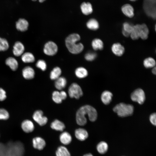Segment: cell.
<instances>
[{
	"label": "cell",
	"instance_id": "1",
	"mask_svg": "<svg viewBox=\"0 0 156 156\" xmlns=\"http://www.w3.org/2000/svg\"><path fill=\"white\" fill-rule=\"evenodd\" d=\"M86 115L88 116L90 121L94 122L97 119V114L96 109L90 105H86L81 107L76 114V121L78 125L83 126L86 124L87 122Z\"/></svg>",
	"mask_w": 156,
	"mask_h": 156
},
{
	"label": "cell",
	"instance_id": "2",
	"mask_svg": "<svg viewBox=\"0 0 156 156\" xmlns=\"http://www.w3.org/2000/svg\"><path fill=\"white\" fill-rule=\"evenodd\" d=\"M80 39V36L77 34H73L69 35L66 39V46L69 51L71 53L77 54L81 52L84 47L81 43L77 42Z\"/></svg>",
	"mask_w": 156,
	"mask_h": 156
},
{
	"label": "cell",
	"instance_id": "3",
	"mask_svg": "<svg viewBox=\"0 0 156 156\" xmlns=\"http://www.w3.org/2000/svg\"><path fill=\"white\" fill-rule=\"evenodd\" d=\"M113 110L119 116L125 117L130 116L133 114L134 107L131 105L120 103L115 106Z\"/></svg>",
	"mask_w": 156,
	"mask_h": 156
},
{
	"label": "cell",
	"instance_id": "4",
	"mask_svg": "<svg viewBox=\"0 0 156 156\" xmlns=\"http://www.w3.org/2000/svg\"><path fill=\"white\" fill-rule=\"evenodd\" d=\"M68 93L70 97L77 99H79L83 94L81 88L76 83H73L70 86L68 89Z\"/></svg>",
	"mask_w": 156,
	"mask_h": 156
},
{
	"label": "cell",
	"instance_id": "5",
	"mask_svg": "<svg viewBox=\"0 0 156 156\" xmlns=\"http://www.w3.org/2000/svg\"><path fill=\"white\" fill-rule=\"evenodd\" d=\"M131 97L132 101L142 104L145 99V93L141 89H138L134 90L131 94Z\"/></svg>",
	"mask_w": 156,
	"mask_h": 156
},
{
	"label": "cell",
	"instance_id": "6",
	"mask_svg": "<svg viewBox=\"0 0 156 156\" xmlns=\"http://www.w3.org/2000/svg\"><path fill=\"white\" fill-rule=\"evenodd\" d=\"M57 50L58 47L56 44L53 42L49 41L45 44L43 51L46 55L52 56L57 53Z\"/></svg>",
	"mask_w": 156,
	"mask_h": 156
},
{
	"label": "cell",
	"instance_id": "7",
	"mask_svg": "<svg viewBox=\"0 0 156 156\" xmlns=\"http://www.w3.org/2000/svg\"><path fill=\"white\" fill-rule=\"evenodd\" d=\"M33 118L34 120L41 126L45 125L48 121L47 118L43 115V112L40 110L35 111L33 114Z\"/></svg>",
	"mask_w": 156,
	"mask_h": 156
},
{
	"label": "cell",
	"instance_id": "8",
	"mask_svg": "<svg viewBox=\"0 0 156 156\" xmlns=\"http://www.w3.org/2000/svg\"><path fill=\"white\" fill-rule=\"evenodd\" d=\"M32 142L33 147L39 150H43L46 145L44 140L42 138L39 137L34 138Z\"/></svg>",
	"mask_w": 156,
	"mask_h": 156
},
{
	"label": "cell",
	"instance_id": "9",
	"mask_svg": "<svg viewBox=\"0 0 156 156\" xmlns=\"http://www.w3.org/2000/svg\"><path fill=\"white\" fill-rule=\"evenodd\" d=\"M75 136L78 140L83 141L86 140L88 137L87 131L85 129L79 128L75 131Z\"/></svg>",
	"mask_w": 156,
	"mask_h": 156
},
{
	"label": "cell",
	"instance_id": "10",
	"mask_svg": "<svg viewBox=\"0 0 156 156\" xmlns=\"http://www.w3.org/2000/svg\"><path fill=\"white\" fill-rule=\"evenodd\" d=\"M121 10L127 16L131 18L134 16V10L133 6L129 4H126L122 6Z\"/></svg>",
	"mask_w": 156,
	"mask_h": 156
},
{
	"label": "cell",
	"instance_id": "11",
	"mask_svg": "<svg viewBox=\"0 0 156 156\" xmlns=\"http://www.w3.org/2000/svg\"><path fill=\"white\" fill-rule=\"evenodd\" d=\"M24 50V46L21 42L18 41L15 43L13 49V53L15 56L18 57L21 55Z\"/></svg>",
	"mask_w": 156,
	"mask_h": 156
},
{
	"label": "cell",
	"instance_id": "12",
	"mask_svg": "<svg viewBox=\"0 0 156 156\" xmlns=\"http://www.w3.org/2000/svg\"><path fill=\"white\" fill-rule=\"evenodd\" d=\"M23 131L26 133H29L33 131L34 128L33 122L30 120H26L23 121L21 125Z\"/></svg>",
	"mask_w": 156,
	"mask_h": 156
},
{
	"label": "cell",
	"instance_id": "13",
	"mask_svg": "<svg viewBox=\"0 0 156 156\" xmlns=\"http://www.w3.org/2000/svg\"><path fill=\"white\" fill-rule=\"evenodd\" d=\"M29 23L25 19L20 18L16 22V27L17 30L21 31H26L28 28Z\"/></svg>",
	"mask_w": 156,
	"mask_h": 156
},
{
	"label": "cell",
	"instance_id": "14",
	"mask_svg": "<svg viewBox=\"0 0 156 156\" xmlns=\"http://www.w3.org/2000/svg\"><path fill=\"white\" fill-rule=\"evenodd\" d=\"M23 77L26 79H30L33 78L35 75V72L31 67L27 66L24 68L22 71Z\"/></svg>",
	"mask_w": 156,
	"mask_h": 156
},
{
	"label": "cell",
	"instance_id": "15",
	"mask_svg": "<svg viewBox=\"0 0 156 156\" xmlns=\"http://www.w3.org/2000/svg\"><path fill=\"white\" fill-rule=\"evenodd\" d=\"M82 12L85 15H88L93 12V8L91 3L89 2L82 3L80 5Z\"/></svg>",
	"mask_w": 156,
	"mask_h": 156
},
{
	"label": "cell",
	"instance_id": "16",
	"mask_svg": "<svg viewBox=\"0 0 156 156\" xmlns=\"http://www.w3.org/2000/svg\"><path fill=\"white\" fill-rule=\"evenodd\" d=\"M59 139L61 143L63 144L67 145L71 143L72 138L69 133L64 131L60 134L59 136Z\"/></svg>",
	"mask_w": 156,
	"mask_h": 156
},
{
	"label": "cell",
	"instance_id": "17",
	"mask_svg": "<svg viewBox=\"0 0 156 156\" xmlns=\"http://www.w3.org/2000/svg\"><path fill=\"white\" fill-rule=\"evenodd\" d=\"M112 50L115 55L120 56L124 53L125 49L123 46L119 43H115L112 45Z\"/></svg>",
	"mask_w": 156,
	"mask_h": 156
},
{
	"label": "cell",
	"instance_id": "18",
	"mask_svg": "<svg viewBox=\"0 0 156 156\" xmlns=\"http://www.w3.org/2000/svg\"><path fill=\"white\" fill-rule=\"evenodd\" d=\"M50 126L52 129L61 131H62L65 127L64 124L57 119L55 120L52 122Z\"/></svg>",
	"mask_w": 156,
	"mask_h": 156
},
{
	"label": "cell",
	"instance_id": "19",
	"mask_svg": "<svg viewBox=\"0 0 156 156\" xmlns=\"http://www.w3.org/2000/svg\"><path fill=\"white\" fill-rule=\"evenodd\" d=\"M112 96V94L111 92L108 91H105L101 94V101L104 104L107 105L111 101Z\"/></svg>",
	"mask_w": 156,
	"mask_h": 156
},
{
	"label": "cell",
	"instance_id": "20",
	"mask_svg": "<svg viewBox=\"0 0 156 156\" xmlns=\"http://www.w3.org/2000/svg\"><path fill=\"white\" fill-rule=\"evenodd\" d=\"M66 83V80L64 77H60L55 80V86L57 89L61 90L65 87Z\"/></svg>",
	"mask_w": 156,
	"mask_h": 156
},
{
	"label": "cell",
	"instance_id": "21",
	"mask_svg": "<svg viewBox=\"0 0 156 156\" xmlns=\"http://www.w3.org/2000/svg\"><path fill=\"white\" fill-rule=\"evenodd\" d=\"M5 64L13 71L16 70L18 67V62L13 57H10L7 58L5 60Z\"/></svg>",
	"mask_w": 156,
	"mask_h": 156
},
{
	"label": "cell",
	"instance_id": "22",
	"mask_svg": "<svg viewBox=\"0 0 156 156\" xmlns=\"http://www.w3.org/2000/svg\"><path fill=\"white\" fill-rule=\"evenodd\" d=\"M149 29L147 25L145 24L140 25V38L143 40L148 38L149 34Z\"/></svg>",
	"mask_w": 156,
	"mask_h": 156
},
{
	"label": "cell",
	"instance_id": "23",
	"mask_svg": "<svg viewBox=\"0 0 156 156\" xmlns=\"http://www.w3.org/2000/svg\"><path fill=\"white\" fill-rule=\"evenodd\" d=\"M55 155L56 156H71L68 149L63 146L58 147L56 151Z\"/></svg>",
	"mask_w": 156,
	"mask_h": 156
},
{
	"label": "cell",
	"instance_id": "24",
	"mask_svg": "<svg viewBox=\"0 0 156 156\" xmlns=\"http://www.w3.org/2000/svg\"><path fill=\"white\" fill-rule=\"evenodd\" d=\"M140 24H137L133 26L130 35L131 38L133 40H137L140 38Z\"/></svg>",
	"mask_w": 156,
	"mask_h": 156
},
{
	"label": "cell",
	"instance_id": "25",
	"mask_svg": "<svg viewBox=\"0 0 156 156\" xmlns=\"http://www.w3.org/2000/svg\"><path fill=\"white\" fill-rule=\"evenodd\" d=\"M108 146L107 144L104 141H101L96 146L97 151L101 154H104L107 151Z\"/></svg>",
	"mask_w": 156,
	"mask_h": 156
},
{
	"label": "cell",
	"instance_id": "26",
	"mask_svg": "<svg viewBox=\"0 0 156 156\" xmlns=\"http://www.w3.org/2000/svg\"><path fill=\"white\" fill-rule=\"evenodd\" d=\"M22 61L26 63H32L35 61V57L33 54L30 52H26L23 54L21 57Z\"/></svg>",
	"mask_w": 156,
	"mask_h": 156
},
{
	"label": "cell",
	"instance_id": "27",
	"mask_svg": "<svg viewBox=\"0 0 156 156\" xmlns=\"http://www.w3.org/2000/svg\"><path fill=\"white\" fill-rule=\"evenodd\" d=\"M75 74L78 78H82L86 77L88 75V72L85 68L79 67L75 70Z\"/></svg>",
	"mask_w": 156,
	"mask_h": 156
},
{
	"label": "cell",
	"instance_id": "28",
	"mask_svg": "<svg viewBox=\"0 0 156 156\" xmlns=\"http://www.w3.org/2000/svg\"><path fill=\"white\" fill-rule=\"evenodd\" d=\"M92 45L93 49L95 50H102L103 47V42L98 38L95 39L92 41Z\"/></svg>",
	"mask_w": 156,
	"mask_h": 156
},
{
	"label": "cell",
	"instance_id": "29",
	"mask_svg": "<svg viewBox=\"0 0 156 156\" xmlns=\"http://www.w3.org/2000/svg\"><path fill=\"white\" fill-rule=\"evenodd\" d=\"M86 25L89 29L92 30H96L98 29L99 27L98 22L94 18L90 19L87 22Z\"/></svg>",
	"mask_w": 156,
	"mask_h": 156
},
{
	"label": "cell",
	"instance_id": "30",
	"mask_svg": "<svg viewBox=\"0 0 156 156\" xmlns=\"http://www.w3.org/2000/svg\"><path fill=\"white\" fill-rule=\"evenodd\" d=\"M61 73V70L59 67H56L54 68L51 72L50 74L51 79L53 80H55L60 77Z\"/></svg>",
	"mask_w": 156,
	"mask_h": 156
},
{
	"label": "cell",
	"instance_id": "31",
	"mask_svg": "<svg viewBox=\"0 0 156 156\" xmlns=\"http://www.w3.org/2000/svg\"><path fill=\"white\" fill-rule=\"evenodd\" d=\"M143 64L146 68H150L155 66L156 62L153 58L151 57H148L144 60Z\"/></svg>",
	"mask_w": 156,
	"mask_h": 156
},
{
	"label": "cell",
	"instance_id": "32",
	"mask_svg": "<svg viewBox=\"0 0 156 156\" xmlns=\"http://www.w3.org/2000/svg\"><path fill=\"white\" fill-rule=\"evenodd\" d=\"M52 95V99L55 103L59 104L62 102L63 100L60 92L54 91L53 92Z\"/></svg>",
	"mask_w": 156,
	"mask_h": 156
},
{
	"label": "cell",
	"instance_id": "33",
	"mask_svg": "<svg viewBox=\"0 0 156 156\" xmlns=\"http://www.w3.org/2000/svg\"><path fill=\"white\" fill-rule=\"evenodd\" d=\"M9 45L7 40L4 38L0 37V51H4L9 48Z\"/></svg>",
	"mask_w": 156,
	"mask_h": 156
},
{
	"label": "cell",
	"instance_id": "34",
	"mask_svg": "<svg viewBox=\"0 0 156 156\" xmlns=\"http://www.w3.org/2000/svg\"><path fill=\"white\" fill-rule=\"evenodd\" d=\"M133 26L128 22H125L123 25L122 31L129 34L131 33L133 29Z\"/></svg>",
	"mask_w": 156,
	"mask_h": 156
},
{
	"label": "cell",
	"instance_id": "35",
	"mask_svg": "<svg viewBox=\"0 0 156 156\" xmlns=\"http://www.w3.org/2000/svg\"><path fill=\"white\" fill-rule=\"evenodd\" d=\"M9 113L6 109L3 108L0 109V120H6L9 118Z\"/></svg>",
	"mask_w": 156,
	"mask_h": 156
},
{
	"label": "cell",
	"instance_id": "36",
	"mask_svg": "<svg viewBox=\"0 0 156 156\" xmlns=\"http://www.w3.org/2000/svg\"><path fill=\"white\" fill-rule=\"evenodd\" d=\"M36 66L37 67L43 71L45 70L47 68V65L45 62L42 60H39L37 62Z\"/></svg>",
	"mask_w": 156,
	"mask_h": 156
},
{
	"label": "cell",
	"instance_id": "37",
	"mask_svg": "<svg viewBox=\"0 0 156 156\" xmlns=\"http://www.w3.org/2000/svg\"><path fill=\"white\" fill-rule=\"evenodd\" d=\"M96 57V54L93 52H89L85 55L86 59L88 61H92L94 60Z\"/></svg>",
	"mask_w": 156,
	"mask_h": 156
},
{
	"label": "cell",
	"instance_id": "38",
	"mask_svg": "<svg viewBox=\"0 0 156 156\" xmlns=\"http://www.w3.org/2000/svg\"><path fill=\"white\" fill-rule=\"evenodd\" d=\"M6 97V93L5 91L2 88H0V101H4Z\"/></svg>",
	"mask_w": 156,
	"mask_h": 156
},
{
	"label": "cell",
	"instance_id": "39",
	"mask_svg": "<svg viewBox=\"0 0 156 156\" xmlns=\"http://www.w3.org/2000/svg\"><path fill=\"white\" fill-rule=\"evenodd\" d=\"M149 119L151 123L153 125L155 126L156 124L155 113H154L151 114L150 116Z\"/></svg>",
	"mask_w": 156,
	"mask_h": 156
},
{
	"label": "cell",
	"instance_id": "40",
	"mask_svg": "<svg viewBox=\"0 0 156 156\" xmlns=\"http://www.w3.org/2000/svg\"><path fill=\"white\" fill-rule=\"evenodd\" d=\"M60 92L62 100L65 99L67 96V95L66 92L64 91H61Z\"/></svg>",
	"mask_w": 156,
	"mask_h": 156
},
{
	"label": "cell",
	"instance_id": "41",
	"mask_svg": "<svg viewBox=\"0 0 156 156\" xmlns=\"http://www.w3.org/2000/svg\"><path fill=\"white\" fill-rule=\"evenodd\" d=\"M152 73L155 74H156V67L155 66L153 68V69L152 70Z\"/></svg>",
	"mask_w": 156,
	"mask_h": 156
},
{
	"label": "cell",
	"instance_id": "42",
	"mask_svg": "<svg viewBox=\"0 0 156 156\" xmlns=\"http://www.w3.org/2000/svg\"><path fill=\"white\" fill-rule=\"evenodd\" d=\"M83 156H93V155L90 153H88L84 155Z\"/></svg>",
	"mask_w": 156,
	"mask_h": 156
},
{
	"label": "cell",
	"instance_id": "43",
	"mask_svg": "<svg viewBox=\"0 0 156 156\" xmlns=\"http://www.w3.org/2000/svg\"><path fill=\"white\" fill-rule=\"evenodd\" d=\"M33 1H36L37 0H32ZM46 0H38L39 2L40 3H42L45 1Z\"/></svg>",
	"mask_w": 156,
	"mask_h": 156
},
{
	"label": "cell",
	"instance_id": "44",
	"mask_svg": "<svg viewBox=\"0 0 156 156\" xmlns=\"http://www.w3.org/2000/svg\"><path fill=\"white\" fill-rule=\"evenodd\" d=\"M131 1H135L137 0H129Z\"/></svg>",
	"mask_w": 156,
	"mask_h": 156
}]
</instances>
